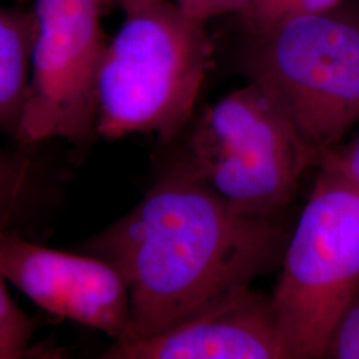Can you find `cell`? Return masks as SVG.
<instances>
[{
	"label": "cell",
	"mask_w": 359,
	"mask_h": 359,
	"mask_svg": "<svg viewBox=\"0 0 359 359\" xmlns=\"http://www.w3.org/2000/svg\"><path fill=\"white\" fill-rule=\"evenodd\" d=\"M289 231L278 217L238 212L180 163L142 201L79 245L127 283L129 321L116 342L163 333L281 266Z\"/></svg>",
	"instance_id": "cell-1"
},
{
	"label": "cell",
	"mask_w": 359,
	"mask_h": 359,
	"mask_svg": "<svg viewBox=\"0 0 359 359\" xmlns=\"http://www.w3.org/2000/svg\"><path fill=\"white\" fill-rule=\"evenodd\" d=\"M204 25L169 0L127 13L99 69L96 135L149 133L163 142L179 135L212 65Z\"/></svg>",
	"instance_id": "cell-2"
},
{
	"label": "cell",
	"mask_w": 359,
	"mask_h": 359,
	"mask_svg": "<svg viewBox=\"0 0 359 359\" xmlns=\"http://www.w3.org/2000/svg\"><path fill=\"white\" fill-rule=\"evenodd\" d=\"M243 68L322 157L359 123V13L337 7L248 34Z\"/></svg>",
	"instance_id": "cell-3"
},
{
	"label": "cell",
	"mask_w": 359,
	"mask_h": 359,
	"mask_svg": "<svg viewBox=\"0 0 359 359\" xmlns=\"http://www.w3.org/2000/svg\"><path fill=\"white\" fill-rule=\"evenodd\" d=\"M320 161L269 96L248 83L206 109L179 163L238 212L280 217Z\"/></svg>",
	"instance_id": "cell-4"
},
{
	"label": "cell",
	"mask_w": 359,
	"mask_h": 359,
	"mask_svg": "<svg viewBox=\"0 0 359 359\" xmlns=\"http://www.w3.org/2000/svg\"><path fill=\"white\" fill-rule=\"evenodd\" d=\"M359 287V189L325 168L289 234L271 302L290 359L322 358Z\"/></svg>",
	"instance_id": "cell-5"
},
{
	"label": "cell",
	"mask_w": 359,
	"mask_h": 359,
	"mask_svg": "<svg viewBox=\"0 0 359 359\" xmlns=\"http://www.w3.org/2000/svg\"><path fill=\"white\" fill-rule=\"evenodd\" d=\"M105 7V0H35L29 86L13 137L19 147L96 135Z\"/></svg>",
	"instance_id": "cell-6"
},
{
	"label": "cell",
	"mask_w": 359,
	"mask_h": 359,
	"mask_svg": "<svg viewBox=\"0 0 359 359\" xmlns=\"http://www.w3.org/2000/svg\"><path fill=\"white\" fill-rule=\"evenodd\" d=\"M0 273L51 314L99 330L115 342L126 334L128 287L103 258L51 249L20 231H1Z\"/></svg>",
	"instance_id": "cell-7"
},
{
	"label": "cell",
	"mask_w": 359,
	"mask_h": 359,
	"mask_svg": "<svg viewBox=\"0 0 359 359\" xmlns=\"http://www.w3.org/2000/svg\"><path fill=\"white\" fill-rule=\"evenodd\" d=\"M105 359H290L271 297L245 286L163 333L115 342Z\"/></svg>",
	"instance_id": "cell-8"
},
{
	"label": "cell",
	"mask_w": 359,
	"mask_h": 359,
	"mask_svg": "<svg viewBox=\"0 0 359 359\" xmlns=\"http://www.w3.org/2000/svg\"><path fill=\"white\" fill-rule=\"evenodd\" d=\"M34 16L0 7V130L15 137L31 76Z\"/></svg>",
	"instance_id": "cell-9"
},
{
	"label": "cell",
	"mask_w": 359,
	"mask_h": 359,
	"mask_svg": "<svg viewBox=\"0 0 359 359\" xmlns=\"http://www.w3.org/2000/svg\"><path fill=\"white\" fill-rule=\"evenodd\" d=\"M40 189L35 163L27 154L0 148V233L20 231Z\"/></svg>",
	"instance_id": "cell-10"
},
{
	"label": "cell",
	"mask_w": 359,
	"mask_h": 359,
	"mask_svg": "<svg viewBox=\"0 0 359 359\" xmlns=\"http://www.w3.org/2000/svg\"><path fill=\"white\" fill-rule=\"evenodd\" d=\"M6 283L0 273V359L31 358L34 354L43 357L31 347L36 325L13 302Z\"/></svg>",
	"instance_id": "cell-11"
},
{
	"label": "cell",
	"mask_w": 359,
	"mask_h": 359,
	"mask_svg": "<svg viewBox=\"0 0 359 359\" xmlns=\"http://www.w3.org/2000/svg\"><path fill=\"white\" fill-rule=\"evenodd\" d=\"M322 358L359 359V287L329 335Z\"/></svg>",
	"instance_id": "cell-12"
},
{
	"label": "cell",
	"mask_w": 359,
	"mask_h": 359,
	"mask_svg": "<svg viewBox=\"0 0 359 359\" xmlns=\"http://www.w3.org/2000/svg\"><path fill=\"white\" fill-rule=\"evenodd\" d=\"M320 167L334 172L359 189V136L322 154Z\"/></svg>",
	"instance_id": "cell-13"
},
{
	"label": "cell",
	"mask_w": 359,
	"mask_h": 359,
	"mask_svg": "<svg viewBox=\"0 0 359 359\" xmlns=\"http://www.w3.org/2000/svg\"><path fill=\"white\" fill-rule=\"evenodd\" d=\"M344 0H281L266 16L261 28L255 32L266 31L283 20L316 13H327L341 6Z\"/></svg>",
	"instance_id": "cell-14"
},
{
	"label": "cell",
	"mask_w": 359,
	"mask_h": 359,
	"mask_svg": "<svg viewBox=\"0 0 359 359\" xmlns=\"http://www.w3.org/2000/svg\"><path fill=\"white\" fill-rule=\"evenodd\" d=\"M253 0H176L182 13L189 18L206 23L209 19L226 15L243 13Z\"/></svg>",
	"instance_id": "cell-15"
},
{
	"label": "cell",
	"mask_w": 359,
	"mask_h": 359,
	"mask_svg": "<svg viewBox=\"0 0 359 359\" xmlns=\"http://www.w3.org/2000/svg\"><path fill=\"white\" fill-rule=\"evenodd\" d=\"M281 0H253L252 4L240 13V18L244 23L248 34H255L262 23L265 22L270 11L280 3Z\"/></svg>",
	"instance_id": "cell-16"
},
{
	"label": "cell",
	"mask_w": 359,
	"mask_h": 359,
	"mask_svg": "<svg viewBox=\"0 0 359 359\" xmlns=\"http://www.w3.org/2000/svg\"><path fill=\"white\" fill-rule=\"evenodd\" d=\"M105 1H107V6H111V4L118 6L124 13H130L158 0H105Z\"/></svg>",
	"instance_id": "cell-17"
}]
</instances>
